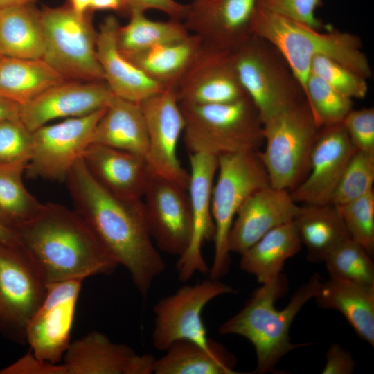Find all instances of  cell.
I'll list each match as a JSON object with an SVG mask.
<instances>
[{"label": "cell", "mask_w": 374, "mask_h": 374, "mask_svg": "<svg viewBox=\"0 0 374 374\" xmlns=\"http://www.w3.org/2000/svg\"><path fill=\"white\" fill-rule=\"evenodd\" d=\"M322 3L323 0H257V6L264 10L317 29L329 26L316 16V10Z\"/></svg>", "instance_id": "obj_41"}, {"label": "cell", "mask_w": 374, "mask_h": 374, "mask_svg": "<svg viewBox=\"0 0 374 374\" xmlns=\"http://www.w3.org/2000/svg\"><path fill=\"white\" fill-rule=\"evenodd\" d=\"M301 245L290 222L269 231L241 254L240 268L260 284L267 283L282 274L285 261L299 253Z\"/></svg>", "instance_id": "obj_30"}, {"label": "cell", "mask_w": 374, "mask_h": 374, "mask_svg": "<svg viewBox=\"0 0 374 374\" xmlns=\"http://www.w3.org/2000/svg\"><path fill=\"white\" fill-rule=\"evenodd\" d=\"M0 244H18V235L15 230L6 226L0 221Z\"/></svg>", "instance_id": "obj_49"}, {"label": "cell", "mask_w": 374, "mask_h": 374, "mask_svg": "<svg viewBox=\"0 0 374 374\" xmlns=\"http://www.w3.org/2000/svg\"><path fill=\"white\" fill-rule=\"evenodd\" d=\"M82 160L94 179L112 195L127 200L142 199L150 177L143 157L91 143Z\"/></svg>", "instance_id": "obj_22"}, {"label": "cell", "mask_w": 374, "mask_h": 374, "mask_svg": "<svg viewBox=\"0 0 374 374\" xmlns=\"http://www.w3.org/2000/svg\"><path fill=\"white\" fill-rule=\"evenodd\" d=\"M91 143L130 152L145 159L148 136L139 103L114 96L96 126Z\"/></svg>", "instance_id": "obj_24"}, {"label": "cell", "mask_w": 374, "mask_h": 374, "mask_svg": "<svg viewBox=\"0 0 374 374\" xmlns=\"http://www.w3.org/2000/svg\"><path fill=\"white\" fill-rule=\"evenodd\" d=\"M146 222L156 247L179 257L192 234L188 190L163 177L152 175L142 197Z\"/></svg>", "instance_id": "obj_15"}, {"label": "cell", "mask_w": 374, "mask_h": 374, "mask_svg": "<svg viewBox=\"0 0 374 374\" xmlns=\"http://www.w3.org/2000/svg\"><path fill=\"white\" fill-rule=\"evenodd\" d=\"M45 40L41 10L34 4L0 9V55L42 59Z\"/></svg>", "instance_id": "obj_28"}, {"label": "cell", "mask_w": 374, "mask_h": 374, "mask_svg": "<svg viewBox=\"0 0 374 374\" xmlns=\"http://www.w3.org/2000/svg\"><path fill=\"white\" fill-rule=\"evenodd\" d=\"M125 13L128 16L133 11L145 12L148 10H157L168 15L170 19L182 21L188 5L175 0H123Z\"/></svg>", "instance_id": "obj_44"}, {"label": "cell", "mask_w": 374, "mask_h": 374, "mask_svg": "<svg viewBox=\"0 0 374 374\" xmlns=\"http://www.w3.org/2000/svg\"><path fill=\"white\" fill-rule=\"evenodd\" d=\"M190 180L188 192L192 215V234L186 251L178 258V278L187 281L197 272L206 274L209 267L202 253L204 244L213 239L215 225L211 212V196L218 167L216 156L189 154Z\"/></svg>", "instance_id": "obj_17"}, {"label": "cell", "mask_w": 374, "mask_h": 374, "mask_svg": "<svg viewBox=\"0 0 374 374\" xmlns=\"http://www.w3.org/2000/svg\"><path fill=\"white\" fill-rule=\"evenodd\" d=\"M0 57H1V55H0Z\"/></svg>", "instance_id": "obj_52"}, {"label": "cell", "mask_w": 374, "mask_h": 374, "mask_svg": "<svg viewBox=\"0 0 374 374\" xmlns=\"http://www.w3.org/2000/svg\"><path fill=\"white\" fill-rule=\"evenodd\" d=\"M16 232L46 283L112 274L118 264L74 210L46 203Z\"/></svg>", "instance_id": "obj_2"}, {"label": "cell", "mask_w": 374, "mask_h": 374, "mask_svg": "<svg viewBox=\"0 0 374 374\" xmlns=\"http://www.w3.org/2000/svg\"><path fill=\"white\" fill-rule=\"evenodd\" d=\"M326 357L323 374H350L355 370L354 359L339 344H332L327 350Z\"/></svg>", "instance_id": "obj_45"}, {"label": "cell", "mask_w": 374, "mask_h": 374, "mask_svg": "<svg viewBox=\"0 0 374 374\" xmlns=\"http://www.w3.org/2000/svg\"><path fill=\"white\" fill-rule=\"evenodd\" d=\"M203 44L198 36L190 33L181 40L124 56L163 88L175 90Z\"/></svg>", "instance_id": "obj_29"}, {"label": "cell", "mask_w": 374, "mask_h": 374, "mask_svg": "<svg viewBox=\"0 0 374 374\" xmlns=\"http://www.w3.org/2000/svg\"><path fill=\"white\" fill-rule=\"evenodd\" d=\"M105 108L90 114L44 125L33 132V150L26 173L31 178L65 181L74 164L91 144Z\"/></svg>", "instance_id": "obj_12"}, {"label": "cell", "mask_w": 374, "mask_h": 374, "mask_svg": "<svg viewBox=\"0 0 374 374\" xmlns=\"http://www.w3.org/2000/svg\"><path fill=\"white\" fill-rule=\"evenodd\" d=\"M91 0H67L66 4L77 14L84 15L90 11Z\"/></svg>", "instance_id": "obj_50"}, {"label": "cell", "mask_w": 374, "mask_h": 374, "mask_svg": "<svg viewBox=\"0 0 374 374\" xmlns=\"http://www.w3.org/2000/svg\"><path fill=\"white\" fill-rule=\"evenodd\" d=\"M301 206L290 191L272 187L250 195L238 209L229 235V249L242 254L271 230L292 222Z\"/></svg>", "instance_id": "obj_21"}, {"label": "cell", "mask_w": 374, "mask_h": 374, "mask_svg": "<svg viewBox=\"0 0 374 374\" xmlns=\"http://www.w3.org/2000/svg\"><path fill=\"white\" fill-rule=\"evenodd\" d=\"M46 292L45 280L20 244H0V331L26 341V326Z\"/></svg>", "instance_id": "obj_11"}, {"label": "cell", "mask_w": 374, "mask_h": 374, "mask_svg": "<svg viewBox=\"0 0 374 374\" xmlns=\"http://www.w3.org/2000/svg\"><path fill=\"white\" fill-rule=\"evenodd\" d=\"M19 105L0 96V121L19 118Z\"/></svg>", "instance_id": "obj_48"}, {"label": "cell", "mask_w": 374, "mask_h": 374, "mask_svg": "<svg viewBox=\"0 0 374 374\" xmlns=\"http://www.w3.org/2000/svg\"><path fill=\"white\" fill-rule=\"evenodd\" d=\"M179 103L211 105L247 96L233 69L230 51L203 44L175 89Z\"/></svg>", "instance_id": "obj_20"}, {"label": "cell", "mask_w": 374, "mask_h": 374, "mask_svg": "<svg viewBox=\"0 0 374 374\" xmlns=\"http://www.w3.org/2000/svg\"><path fill=\"white\" fill-rule=\"evenodd\" d=\"M156 358L151 354H136L129 374H150L154 373Z\"/></svg>", "instance_id": "obj_46"}, {"label": "cell", "mask_w": 374, "mask_h": 374, "mask_svg": "<svg viewBox=\"0 0 374 374\" xmlns=\"http://www.w3.org/2000/svg\"><path fill=\"white\" fill-rule=\"evenodd\" d=\"M89 10H113L125 13L123 0H91Z\"/></svg>", "instance_id": "obj_47"}, {"label": "cell", "mask_w": 374, "mask_h": 374, "mask_svg": "<svg viewBox=\"0 0 374 374\" xmlns=\"http://www.w3.org/2000/svg\"><path fill=\"white\" fill-rule=\"evenodd\" d=\"M119 26L113 15L105 17L100 24L96 37L97 58L104 80L112 93L116 96L141 103L166 89L149 78L120 52L116 42Z\"/></svg>", "instance_id": "obj_23"}, {"label": "cell", "mask_w": 374, "mask_h": 374, "mask_svg": "<svg viewBox=\"0 0 374 374\" xmlns=\"http://www.w3.org/2000/svg\"><path fill=\"white\" fill-rule=\"evenodd\" d=\"M83 280L46 284L41 304L28 321L25 341L40 359L58 364L71 344V334Z\"/></svg>", "instance_id": "obj_13"}, {"label": "cell", "mask_w": 374, "mask_h": 374, "mask_svg": "<svg viewBox=\"0 0 374 374\" xmlns=\"http://www.w3.org/2000/svg\"><path fill=\"white\" fill-rule=\"evenodd\" d=\"M310 73L351 99L364 98L368 93L366 78L330 57H315L311 62Z\"/></svg>", "instance_id": "obj_38"}, {"label": "cell", "mask_w": 374, "mask_h": 374, "mask_svg": "<svg viewBox=\"0 0 374 374\" xmlns=\"http://www.w3.org/2000/svg\"><path fill=\"white\" fill-rule=\"evenodd\" d=\"M374 152L356 150L350 159L331 198L340 206L373 190Z\"/></svg>", "instance_id": "obj_36"}, {"label": "cell", "mask_w": 374, "mask_h": 374, "mask_svg": "<svg viewBox=\"0 0 374 374\" xmlns=\"http://www.w3.org/2000/svg\"><path fill=\"white\" fill-rule=\"evenodd\" d=\"M114 96L105 81L65 80L19 105V118L33 132L51 121L83 116L103 109Z\"/></svg>", "instance_id": "obj_19"}, {"label": "cell", "mask_w": 374, "mask_h": 374, "mask_svg": "<svg viewBox=\"0 0 374 374\" xmlns=\"http://www.w3.org/2000/svg\"><path fill=\"white\" fill-rule=\"evenodd\" d=\"M37 0H0V9L26 4H34Z\"/></svg>", "instance_id": "obj_51"}, {"label": "cell", "mask_w": 374, "mask_h": 374, "mask_svg": "<svg viewBox=\"0 0 374 374\" xmlns=\"http://www.w3.org/2000/svg\"><path fill=\"white\" fill-rule=\"evenodd\" d=\"M0 374H66V371L63 364L40 359L29 351L13 364L0 369Z\"/></svg>", "instance_id": "obj_43"}, {"label": "cell", "mask_w": 374, "mask_h": 374, "mask_svg": "<svg viewBox=\"0 0 374 374\" xmlns=\"http://www.w3.org/2000/svg\"><path fill=\"white\" fill-rule=\"evenodd\" d=\"M135 352L92 331L71 342L63 356L66 374H129Z\"/></svg>", "instance_id": "obj_25"}, {"label": "cell", "mask_w": 374, "mask_h": 374, "mask_svg": "<svg viewBox=\"0 0 374 374\" xmlns=\"http://www.w3.org/2000/svg\"><path fill=\"white\" fill-rule=\"evenodd\" d=\"M146 122L150 174L166 178L188 190L190 174L181 166L177 145L185 119L175 90L166 89L139 103Z\"/></svg>", "instance_id": "obj_14"}, {"label": "cell", "mask_w": 374, "mask_h": 374, "mask_svg": "<svg viewBox=\"0 0 374 374\" xmlns=\"http://www.w3.org/2000/svg\"><path fill=\"white\" fill-rule=\"evenodd\" d=\"M314 299L323 308L339 311L357 335L374 346V286L330 277Z\"/></svg>", "instance_id": "obj_26"}, {"label": "cell", "mask_w": 374, "mask_h": 374, "mask_svg": "<svg viewBox=\"0 0 374 374\" xmlns=\"http://www.w3.org/2000/svg\"><path fill=\"white\" fill-rule=\"evenodd\" d=\"M305 96L320 127L342 123L353 109V99L311 73L306 82Z\"/></svg>", "instance_id": "obj_37"}, {"label": "cell", "mask_w": 374, "mask_h": 374, "mask_svg": "<svg viewBox=\"0 0 374 374\" xmlns=\"http://www.w3.org/2000/svg\"><path fill=\"white\" fill-rule=\"evenodd\" d=\"M91 11L75 12L66 3L41 10L45 51L42 59L66 80H104L96 55Z\"/></svg>", "instance_id": "obj_9"}, {"label": "cell", "mask_w": 374, "mask_h": 374, "mask_svg": "<svg viewBox=\"0 0 374 374\" xmlns=\"http://www.w3.org/2000/svg\"><path fill=\"white\" fill-rule=\"evenodd\" d=\"M26 166L0 164V221L14 230L30 220L43 206L24 184Z\"/></svg>", "instance_id": "obj_34"}, {"label": "cell", "mask_w": 374, "mask_h": 374, "mask_svg": "<svg viewBox=\"0 0 374 374\" xmlns=\"http://www.w3.org/2000/svg\"><path fill=\"white\" fill-rule=\"evenodd\" d=\"M65 80L43 59L0 57V96L19 105Z\"/></svg>", "instance_id": "obj_31"}, {"label": "cell", "mask_w": 374, "mask_h": 374, "mask_svg": "<svg viewBox=\"0 0 374 374\" xmlns=\"http://www.w3.org/2000/svg\"><path fill=\"white\" fill-rule=\"evenodd\" d=\"M337 208L350 238L372 256L374 251V190Z\"/></svg>", "instance_id": "obj_39"}, {"label": "cell", "mask_w": 374, "mask_h": 374, "mask_svg": "<svg viewBox=\"0 0 374 374\" xmlns=\"http://www.w3.org/2000/svg\"><path fill=\"white\" fill-rule=\"evenodd\" d=\"M156 359L155 374H236L235 359L214 341L211 349L186 340L175 342Z\"/></svg>", "instance_id": "obj_32"}, {"label": "cell", "mask_w": 374, "mask_h": 374, "mask_svg": "<svg viewBox=\"0 0 374 374\" xmlns=\"http://www.w3.org/2000/svg\"><path fill=\"white\" fill-rule=\"evenodd\" d=\"M257 0H194L182 20L204 45L231 51L253 33Z\"/></svg>", "instance_id": "obj_18"}, {"label": "cell", "mask_w": 374, "mask_h": 374, "mask_svg": "<svg viewBox=\"0 0 374 374\" xmlns=\"http://www.w3.org/2000/svg\"><path fill=\"white\" fill-rule=\"evenodd\" d=\"M234 289L220 279L207 278L194 285H185L175 293L160 299L154 306V324L152 332L154 347L166 351L175 342L186 340L205 349L212 348L202 314L207 304Z\"/></svg>", "instance_id": "obj_10"}, {"label": "cell", "mask_w": 374, "mask_h": 374, "mask_svg": "<svg viewBox=\"0 0 374 374\" xmlns=\"http://www.w3.org/2000/svg\"><path fill=\"white\" fill-rule=\"evenodd\" d=\"M330 277L374 286L371 256L350 238L342 241L323 262Z\"/></svg>", "instance_id": "obj_35"}, {"label": "cell", "mask_w": 374, "mask_h": 374, "mask_svg": "<svg viewBox=\"0 0 374 374\" xmlns=\"http://www.w3.org/2000/svg\"><path fill=\"white\" fill-rule=\"evenodd\" d=\"M264 10L257 6L253 33L269 42L281 54L301 85L304 94L312 60L333 59L366 79L372 69L360 38L328 26L325 31Z\"/></svg>", "instance_id": "obj_4"}, {"label": "cell", "mask_w": 374, "mask_h": 374, "mask_svg": "<svg viewBox=\"0 0 374 374\" xmlns=\"http://www.w3.org/2000/svg\"><path fill=\"white\" fill-rule=\"evenodd\" d=\"M342 123L354 148L374 152V109H353Z\"/></svg>", "instance_id": "obj_42"}, {"label": "cell", "mask_w": 374, "mask_h": 374, "mask_svg": "<svg viewBox=\"0 0 374 374\" xmlns=\"http://www.w3.org/2000/svg\"><path fill=\"white\" fill-rule=\"evenodd\" d=\"M179 105L185 119L183 137L188 154L218 157L255 152L264 142L262 121L247 96L225 103Z\"/></svg>", "instance_id": "obj_5"}, {"label": "cell", "mask_w": 374, "mask_h": 374, "mask_svg": "<svg viewBox=\"0 0 374 374\" xmlns=\"http://www.w3.org/2000/svg\"><path fill=\"white\" fill-rule=\"evenodd\" d=\"M355 150L342 123L321 127L311 151L308 174L290 191L293 200L309 205L330 203Z\"/></svg>", "instance_id": "obj_16"}, {"label": "cell", "mask_w": 374, "mask_h": 374, "mask_svg": "<svg viewBox=\"0 0 374 374\" xmlns=\"http://www.w3.org/2000/svg\"><path fill=\"white\" fill-rule=\"evenodd\" d=\"M310 262H323L345 239L350 238L339 208L332 203L304 204L292 220Z\"/></svg>", "instance_id": "obj_27"}, {"label": "cell", "mask_w": 374, "mask_h": 374, "mask_svg": "<svg viewBox=\"0 0 374 374\" xmlns=\"http://www.w3.org/2000/svg\"><path fill=\"white\" fill-rule=\"evenodd\" d=\"M65 181L73 209L118 265L129 272L142 297L166 269L150 234L142 199L119 198L101 186L88 171L82 157Z\"/></svg>", "instance_id": "obj_1"}, {"label": "cell", "mask_w": 374, "mask_h": 374, "mask_svg": "<svg viewBox=\"0 0 374 374\" xmlns=\"http://www.w3.org/2000/svg\"><path fill=\"white\" fill-rule=\"evenodd\" d=\"M33 144V132L19 118L0 121V164H28Z\"/></svg>", "instance_id": "obj_40"}, {"label": "cell", "mask_w": 374, "mask_h": 374, "mask_svg": "<svg viewBox=\"0 0 374 374\" xmlns=\"http://www.w3.org/2000/svg\"><path fill=\"white\" fill-rule=\"evenodd\" d=\"M322 282L320 276L314 274L297 289L286 307L277 310L275 302L288 289L287 278L280 274L261 284L244 307L220 325L219 333L237 335L248 339L256 353L255 372L262 374L272 371L285 355L307 345L292 344L290 328L303 306L317 294Z\"/></svg>", "instance_id": "obj_3"}, {"label": "cell", "mask_w": 374, "mask_h": 374, "mask_svg": "<svg viewBox=\"0 0 374 374\" xmlns=\"http://www.w3.org/2000/svg\"><path fill=\"white\" fill-rule=\"evenodd\" d=\"M190 34L181 21H154L143 12L133 11L129 15L128 22L118 26L116 42L120 52L127 56L181 40Z\"/></svg>", "instance_id": "obj_33"}, {"label": "cell", "mask_w": 374, "mask_h": 374, "mask_svg": "<svg viewBox=\"0 0 374 374\" xmlns=\"http://www.w3.org/2000/svg\"><path fill=\"white\" fill-rule=\"evenodd\" d=\"M262 124L265 148L258 154L270 185L291 191L308 174L311 151L321 127L307 100Z\"/></svg>", "instance_id": "obj_7"}, {"label": "cell", "mask_w": 374, "mask_h": 374, "mask_svg": "<svg viewBox=\"0 0 374 374\" xmlns=\"http://www.w3.org/2000/svg\"><path fill=\"white\" fill-rule=\"evenodd\" d=\"M235 73L262 123L306 100L303 88L278 51L253 35L230 51Z\"/></svg>", "instance_id": "obj_6"}, {"label": "cell", "mask_w": 374, "mask_h": 374, "mask_svg": "<svg viewBox=\"0 0 374 374\" xmlns=\"http://www.w3.org/2000/svg\"><path fill=\"white\" fill-rule=\"evenodd\" d=\"M217 176L211 196L215 249L208 274L213 279H220L229 270V235L238 209L253 192L270 185L258 151L219 156Z\"/></svg>", "instance_id": "obj_8"}]
</instances>
